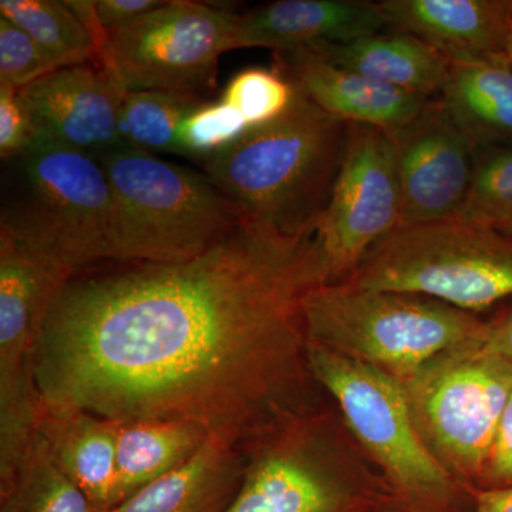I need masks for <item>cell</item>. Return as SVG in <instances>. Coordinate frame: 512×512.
<instances>
[{"instance_id":"obj_1","label":"cell","mask_w":512,"mask_h":512,"mask_svg":"<svg viewBox=\"0 0 512 512\" xmlns=\"http://www.w3.org/2000/svg\"><path fill=\"white\" fill-rule=\"evenodd\" d=\"M77 272L47 313L35 377L46 406L173 419L247 448L315 412L303 299L325 285L315 228L245 217L181 264Z\"/></svg>"},{"instance_id":"obj_2","label":"cell","mask_w":512,"mask_h":512,"mask_svg":"<svg viewBox=\"0 0 512 512\" xmlns=\"http://www.w3.org/2000/svg\"><path fill=\"white\" fill-rule=\"evenodd\" d=\"M296 90L284 116L249 128L234 146L204 161L211 183L245 217L286 235L316 227L349 138V123Z\"/></svg>"},{"instance_id":"obj_3","label":"cell","mask_w":512,"mask_h":512,"mask_svg":"<svg viewBox=\"0 0 512 512\" xmlns=\"http://www.w3.org/2000/svg\"><path fill=\"white\" fill-rule=\"evenodd\" d=\"M109 180V262L181 264L210 251L245 215L210 178L121 147L99 158Z\"/></svg>"},{"instance_id":"obj_4","label":"cell","mask_w":512,"mask_h":512,"mask_svg":"<svg viewBox=\"0 0 512 512\" xmlns=\"http://www.w3.org/2000/svg\"><path fill=\"white\" fill-rule=\"evenodd\" d=\"M308 342L409 379L434 360L476 345L487 322L426 296L349 282L316 286L303 299Z\"/></svg>"},{"instance_id":"obj_5","label":"cell","mask_w":512,"mask_h":512,"mask_svg":"<svg viewBox=\"0 0 512 512\" xmlns=\"http://www.w3.org/2000/svg\"><path fill=\"white\" fill-rule=\"evenodd\" d=\"M343 282L476 315L512 296V238L460 217L397 227Z\"/></svg>"},{"instance_id":"obj_6","label":"cell","mask_w":512,"mask_h":512,"mask_svg":"<svg viewBox=\"0 0 512 512\" xmlns=\"http://www.w3.org/2000/svg\"><path fill=\"white\" fill-rule=\"evenodd\" d=\"M308 365L316 383L338 403L346 424L412 512H440L456 495V478L434 456L414 421L396 377L308 342Z\"/></svg>"},{"instance_id":"obj_7","label":"cell","mask_w":512,"mask_h":512,"mask_svg":"<svg viewBox=\"0 0 512 512\" xmlns=\"http://www.w3.org/2000/svg\"><path fill=\"white\" fill-rule=\"evenodd\" d=\"M245 473L228 512H375L382 488L349 466L328 419L296 417L244 448Z\"/></svg>"},{"instance_id":"obj_8","label":"cell","mask_w":512,"mask_h":512,"mask_svg":"<svg viewBox=\"0 0 512 512\" xmlns=\"http://www.w3.org/2000/svg\"><path fill=\"white\" fill-rule=\"evenodd\" d=\"M15 160L18 197L3 211L0 227L76 274L109 262L111 191L100 161L53 144H33Z\"/></svg>"},{"instance_id":"obj_9","label":"cell","mask_w":512,"mask_h":512,"mask_svg":"<svg viewBox=\"0 0 512 512\" xmlns=\"http://www.w3.org/2000/svg\"><path fill=\"white\" fill-rule=\"evenodd\" d=\"M402 386L427 446L454 478L485 477L512 394V363L481 342L434 360Z\"/></svg>"},{"instance_id":"obj_10","label":"cell","mask_w":512,"mask_h":512,"mask_svg":"<svg viewBox=\"0 0 512 512\" xmlns=\"http://www.w3.org/2000/svg\"><path fill=\"white\" fill-rule=\"evenodd\" d=\"M238 13L227 6L173 0L110 33L109 73L126 92L200 97L214 87L218 60L237 50Z\"/></svg>"},{"instance_id":"obj_11","label":"cell","mask_w":512,"mask_h":512,"mask_svg":"<svg viewBox=\"0 0 512 512\" xmlns=\"http://www.w3.org/2000/svg\"><path fill=\"white\" fill-rule=\"evenodd\" d=\"M402 211L396 140L379 128L349 124L348 146L315 227L326 284H338L390 232Z\"/></svg>"},{"instance_id":"obj_12","label":"cell","mask_w":512,"mask_h":512,"mask_svg":"<svg viewBox=\"0 0 512 512\" xmlns=\"http://www.w3.org/2000/svg\"><path fill=\"white\" fill-rule=\"evenodd\" d=\"M393 137L402 192L399 227L457 217L473 183L477 150L439 97Z\"/></svg>"},{"instance_id":"obj_13","label":"cell","mask_w":512,"mask_h":512,"mask_svg":"<svg viewBox=\"0 0 512 512\" xmlns=\"http://www.w3.org/2000/svg\"><path fill=\"white\" fill-rule=\"evenodd\" d=\"M126 90L96 64L55 70L20 90L35 128V144H53L99 160L126 147L120 107Z\"/></svg>"},{"instance_id":"obj_14","label":"cell","mask_w":512,"mask_h":512,"mask_svg":"<svg viewBox=\"0 0 512 512\" xmlns=\"http://www.w3.org/2000/svg\"><path fill=\"white\" fill-rule=\"evenodd\" d=\"M386 28L379 5L370 0H279L238 13L235 45L284 55L352 42Z\"/></svg>"},{"instance_id":"obj_15","label":"cell","mask_w":512,"mask_h":512,"mask_svg":"<svg viewBox=\"0 0 512 512\" xmlns=\"http://www.w3.org/2000/svg\"><path fill=\"white\" fill-rule=\"evenodd\" d=\"M387 28L419 37L448 62L504 57L512 0H383Z\"/></svg>"},{"instance_id":"obj_16","label":"cell","mask_w":512,"mask_h":512,"mask_svg":"<svg viewBox=\"0 0 512 512\" xmlns=\"http://www.w3.org/2000/svg\"><path fill=\"white\" fill-rule=\"evenodd\" d=\"M278 56L281 72L323 111L349 124L396 136L431 99L339 69L312 50Z\"/></svg>"},{"instance_id":"obj_17","label":"cell","mask_w":512,"mask_h":512,"mask_svg":"<svg viewBox=\"0 0 512 512\" xmlns=\"http://www.w3.org/2000/svg\"><path fill=\"white\" fill-rule=\"evenodd\" d=\"M37 433L57 466L89 498L94 510L110 512L121 503L113 420L42 403Z\"/></svg>"},{"instance_id":"obj_18","label":"cell","mask_w":512,"mask_h":512,"mask_svg":"<svg viewBox=\"0 0 512 512\" xmlns=\"http://www.w3.org/2000/svg\"><path fill=\"white\" fill-rule=\"evenodd\" d=\"M245 464L244 450L211 436L187 463L110 512H228L241 487Z\"/></svg>"},{"instance_id":"obj_19","label":"cell","mask_w":512,"mask_h":512,"mask_svg":"<svg viewBox=\"0 0 512 512\" xmlns=\"http://www.w3.org/2000/svg\"><path fill=\"white\" fill-rule=\"evenodd\" d=\"M326 62L419 96L439 97L451 63L419 37L393 30L311 49Z\"/></svg>"},{"instance_id":"obj_20","label":"cell","mask_w":512,"mask_h":512,"mask_svg":"<svg viewBox=\"0 0 512 512\" xmlns=\"http://www.w3.org/2000/svg\"><path fill=\"white\" fill-rule=\"evenodd\" d=\"M439 99L476 150L512 144V70L504 57L451 64Z\"/></svg>"},{"instance_id":"obj_21","label":"cell","mask_w":512,"mask_h":512,"mask_svg":"<svg viewBox=\"0 0 512 512\" xmlns=\"http://www.w3.org/2000/svg\"><path fill=\"white\" fill-rule=\"evenodd\" d=\"M114 423L121 503L183 466L211 437L204 427L192 421L137 419Z\"/></svg>"},{"instance_id":"obj_22","label":"cell","mask_w":512,"mask_h":512,"mask_svg":"<svg viewBox=\"0 0 512 512\" xmlns=\"http://www.w3.org/2000/svg\"><path fill=\"white\" fill-rule=\"evenodd\" d=\"M0 16L28 33L57 70L97 64L92 37L66 2L0 0Z\"/></svg>"},{"instance_id":"obj_23","label":"cell","mask_w":512,"mask_h":512,"mask_svg":"<svg viewBox=\"0 0 512 512\" xmlns=\"http://www.w3.org/2000/svg\"><path fill=\"white\" fill-rule=\"evenodd\" d=\"M204 103L190 94L127 92L120 107V134L124 146L144 153H175L178 128L192 110Z\"/></svg>"},{"instance_id":"obj_24","label":"cell","mask_w":512,"mask_h":512,"mask_svg":"<svg viewBox=\"0 0 512 512\" xmlns=\"http://www.w3.org/2000/svg\"><path fill=\"white\" fill-rule=\"evenodd\" d=\"M0 512H97L83 491L60 470L45 440L36 434L12 491L0 497Z\"/></svg>"},{"instance_id":"obj_25","label":"cell","mask_w":512,"mask_h":512,"mask_svg":"<svg viewBox=\"0 0 512 512\" xmlns=\"http://www.w3.org/2000/svg\"><path fill=\"white\" fill-rule=\"evenodd\" d=\"M457 217L498 231L512 225V147L477 148L473 183Z\"/></svg>"},{"instance_id":"obj_26","label":"cell","mask_w":512,"mask_h":512,"mask_svg":"<svg viewBox=\"0 0 512 512\" xmlns=\"http://www.w3.org/2000/svg\"><path fill=\"white\" fill-rule=\"evenodd\" d=\"M296 92L295 84L281 70L251 67L229 80L221 101L237 110L249 128H255L284 116Z\"/></svg>"},{"instance_id":"obj_27","label":"cell","mask_w":512,"mask_h":512,"mask_svg":"<svg viewBox=\"0 0 512 512\" xmlns=\"http://www.w3.org/2000/svg\"><path fill=\"white\" fill-rule=\"evenodd\" d=\"M249 126L237 110L222 103H202L178 128V150L184 156L207 161L234 146Z\"/></svg>"},{"instance_id":"obj_28","label":"cell","mask_w":512,"mask_h":512,"mask_svg":"<svg viewBox=\"0 0 512 512\" xmlns=\"http://www.w3.org/2000/svg\"><path fill=\"white\" fill-rule=\"evenodd\" d=\"M55 70L28 33L0 16V87L20 92Z\"/></svg>"},{"instance_id":"obj_29","label":"cell","mask_w":512,"mask_h":512,"mask_svg":"<svg viewBox=\"0 0 512 512\" xmlns=\"http://www.w3.org/2000/svg\"><path fill=\"white\" fill-rule=\"evenodd\" d=\"M35 144V128L19 92L0 87V156L22 157Z\"/></svg>"},{"instance_id":"obj_30","label":"cell","mask_w":512,"mask_h":512,"mask_svg":"<svg viewBox=\"0 0 512 512\" xmlns=\"http://www.w3.org/2000/svg\"><path fill=\"white\" fill-rule=\"evenodd\" d=\"M484 478L494 484L512 485V394L501 417Z\"/></svg>"},{"instance_id":"obj_31","label":"cell","mask_w":512,"mask_h":512,"mask_svg":"<svg viewBox=\"0 0 512 512\" xmlns=\"http://www.w3.org/2000/svg\"><path fill=\"white\" fill-rule=\"evenodd\" d=\"M163 3L158 0H96L97 18L107 32H116L160 8Z\"/></svg>"},{"instance_id":"obj_32","label":"cell","mask_w":512,"mask_h":512,"mask_svg":"<svg viewBox=\"0 0 512 512\" xmlns=\"http://www.w3.org/2000/svg\"><path fill=\"white\" fill-rule=\"evenodd\" d=\"M481 348L512 363V311L503 318L487 323Z\"/></svg>"},{"instance_id":"obj_33","label":"cell","mask_w":512,"mask_h":512,"mask_svg":"<svg viewBox=\"0 0 512 512\" xmlns=\"http://www.w3.org/2000/svg\"><path fill=\"white\" fill-rule=\"evenodd\" d=\"M474 512H512V485L478 491Z\"/></svg>"},{"instance_id":"obj_34","label":"cell","mask_w":512,"mask_h":512,"mask_svg":"<svg viewBox=\"0 0 512 512\" xmlns=\"http://www.w3.org/2000/svg\"><path fill=\"white\" fill-rule=\"evenodd\" d=\"M504 59L507 62L508 66L512 70V19L510 23V28H508L507 39H505L504 45Z\"/></svg>"},{"instance_id":"obj_35","label":"cell","mask_w":512,"mask_h":512,"mask_svg":"<svg viewBox=\"0 0 512 512\" xmlns=\"http://www.w3.org/2000/svg\"><path fill=\"white\" fill-rule=\"evenodd\" d=\"M375 512H412L407 510L404 505L397 503L396 500L390 501V503L384 504L383 507H380L379 510Z\"/></svg>"},{"instance_id":"obj_36","label":"cell","mask_w":512,"mask_h":512,"mask_svg":"<svg viewBox=\"0 0 512 512\" xmlns=\"http://www.w3.org/2000/svg\"><path fill=\"white\" fill-rule=\"evenodd\" d=\"M501 232H504L505 235L512 238V225H508V227L501 229Z\"/></svg>"}]
</instances>
